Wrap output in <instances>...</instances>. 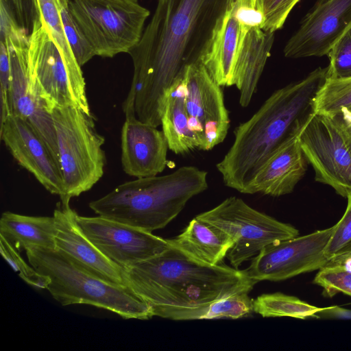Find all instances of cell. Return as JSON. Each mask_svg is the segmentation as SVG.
I'll return each instance as SVG.
<instances>
[{"mask_svg": "<svg viewBox=\"0 0 351 351\" xmlns=\"http://www.w3.org/2000/svg\"><path fill=\"white\" fill-rule=\"evenodd\" d=\"M315 112L328 116L340 126L351 124V77H326L314 103Z\"/></svg>", "mask_w": 351, "mask_h": 351, "instance_id": "d4e9b609", "label": "cell"}, {"mask_svg": "<svg viewBox=\"0 0 351 351\" xmlns=\"http://www.w3.org/2000/svg\"><path fill=\"white\" fill-rule=\"evenodd\" d=\"M56 132L65 200L89 191L103 176L106 165L105 138L95 128L91 114L71 106L49 109Z\"/></svg>", "mask_w": 351, "mask_h": 351, "instance_id": "8992f818", "label": "cell"}, {"mask_svg": "<svg viewBox=\"0 0 351 351\" xmlns=\"http://www.w3.org/2000/svg\"><path fill=\"white\" fill-rule=\"evenodd\" d=\"M317 318L351 319V310L339 306L322 307L317 313Z\"/></svg>", "mask_w": 351, "mask_h": 351, "instance_id": "8d00e7d4", "label": "cell"}, {"mask_svg": "<svg viewBox=\"0 0 351 351\" xmlns=\"http://www.w3.org/2000/svg\"><path fill=\"white\" fill-rule=\"evenodd\" d=\"M69 8L95 56L102 58L129 53L150 14L138 0H70Z\"/></svg>", "mask_w": 351, "mask_h": 351, "instance_id": "52a82bcc", "label": "cell"}, {"mask_svg": "<svg viewBox=\"0 0 351 351\" xmlns=\"http://www.w3.org/2000/svg\"><path fill=\"white\" fill-rule=\"evenodd\" d=\"M196 217L232 238L234 245L226 257L235 269L254 258L264 247L299 235L298 230L291 224L261 213L234 196Z\"/></svg>", "mask_w": 351, "mask_h": 351, "instance_id": "9c48e42d", "label": "cell"}, {"mask_svg": "<svg viewBox=\"0 0 351 351\" xmlns=\"http://www.w3.org/2000/svg\"><path fill=\"white\" fill-rule=\"evenodd\" d=\"M25 251L30 265L48 278L46 289L61 305H92L123 319H148L153 317L148 304L129 287L86 271L59 250L31 247Z\"/></svg>", "mask_w": 351, "mask_h": 351, "instance_id": "5b68a950", "label": "cell"}, {"mask_svg": "<svg viewBox=\"0 0 351 351\" xmlns=\"http://www.w3.org/2000/svg\"><path fill=\"white\" fill-rule=\"evenodd\" d=\"M0 250L3 258L12 267L14 271L27 284L40 289H46L49 279L46 276L40 274L31 265L21 258L17 251L3 237L0 236Z\"/></svg>", "mask_w": 351, "mask_h": 351, "instance_id": "1f68e13d", "label": "cell"}, {"mask_svg": "<svg viewBox=\"0 0 351 351\" xmlns=\"http://www.w3.org/2000/svg\"><path fill=\"white\" fill-rule=\"evenodd\" d=\"M208 173L183 166L164 175L118 185L88 206L98 215L152 232L174 219L194 196L208 188Z\"/></svg>", "mask_w": 351, "mask_h": 351, "instance_id": "277c9868", "label": "cell"}, {"mask_svg": "<svg viewBox=\"0 0 351 351\" xmlns=\"http://www.w3.org/2000/svg\"><path fill=\"white\" fill-rule=\"evenodd\" d=\"M76 221L90 241L122 269L160 254L170 244L167 239L144 230L99 215Z\"/></svg>", "mask_w": 351, "mask_h": 351, "instance_id": "5bb4252c", "label": "cell"}, {"mask_svg": "<svg viewBox=\"0 0 351 351\" xmlns=\"http://www.w3.org/2000/svg\"><path fill=\"white\" fill-rule=\"evenodd\" d=\"M121 165L136 178L157 176L167 163V138L162 130L135 117L125 118L121 134Z\"/></svg>", "mask_w": 351, "mask_h": 351, "instance_id": "ac0fdd59", "label": "cell"}, {"mask_svg": "<svg viewBox=\"0 0 351 351\" xmlns=\"http://www.w3.org/2000/svg\"><path fill=\"white\" fill-rule=\"evenodd\" d=\"M185 77L186 108L197 149L211 150L225 140L230 125L221 86L201 62L188 65Z\"/></svg>", "mask_w": 351, "mask_h": 351, "instance_id": "4fadbf2b", "label": "cell"}, {"mask_svg": "<svg viewBox=\"0 0 351 351\" xmlns=\"http://www.w3.org/2000/svg\"><path fill=\"white\" fill-rule=\"evenodd\" d=\"M232 9L241 27L247 30L256 27L263 28L265 17L262 0H257L254 5H238L234 2Z\"/></svg>", "mask_w": 351, "mask_h": 351, "instance_id": "d590c367", "label": "cell"}, {"mask_svg": "<svg viewBox=\"0 0 351 351\" xmlns=\"http://www.w3.org/2000/svg\"><path fill=\"white\" fill-rule=\"evenodd\" d=\"M347 206L333 230L325 249L329 264H343L351 259V193L347 197Z\"/></svg>", "mask_w": 351, "mask_h": 351, "instance_id": "4316f807", "label": "cell"}, {"mask_svg": "<svg viewBox=\"0 0 351 351\" xmlns=\"http://www.w3.org/2000/svg\"><path fill=\"white\" fill-rule=\"evenodd\" d=\"M351 28V0H317L287 42L288 58L327 56Z\"/></svg>", "mask_w": 351, "mask_h": 351, "instance_id": "9a60e30c", "label": "cell"}, {"mask_svg": "<svg viewBox=\"0 0 351 351\" xmlns=\"http://www.w3.org/2000/svg\"><path fill=\"white\" fill-rule=\"evenodd\" d=\"M69 205L53 211L56 248L86 271L113 284L126 286L121 267L106 257L86 236Z\"/></svg>", "mask_w": 351, "mask_h": 351, "instance_id": "e0dca14e", "label": "cell"}, {"mask_svg": "<svg viewBox=\"0 0 351 351\" xmlns=\"http://www.w3.org/2000/svg\"><path fill=\"white\" fill-rule=\"evenodd\" d=\"M185 71L178 76L169 89L161 117L162 130L169 149L176 154H186L198 147L186 108Z\"/></svg>", "mask_w": 351, "mask_h": 351, "instance_id": "603a6c76", "label": "cell"}, {"mask_svg": "<svg viewBox=\"0 0 351 351\" xmlns=\"http://www.w3.org/2000/svg\"><path fill=\"white\" fill-rule=\"evenodd\" d=\"M69 1L60 0V14L66 38L77 62L82 67L95 54L71 14Z\"/></svg>", "mask_w": 351, "mask_h": 351, "instance_id": "f546056e", "label": "cell"}, {"mask_svg": "<svg viewBox=\"0 0 351 351\" xmlns=\"http://www.w3.org/2000/svg\"><path fill=\"white\" fill-rule=\"evenodd\" d=\"M29 36L9 23L0 22V40L5 42L10 56V114L27 120L44 138L58 160L51 112L34 85L28 71Z\"/></svg>", "mask_w": 351, "mask_h": 351, "instance_id": "8fae6325", "label": "cell"}, {"mask_svg": "<svg viewBox=\"0 0 351 351\" xmlns=\"http://www.w3.org/2000/svg\"><path fill=\"white\" fill-rule=\"evenodd\" d=\"M235 0H158L136 46L127 96L141 121L161 123L166 95L188 65L201 62L215 32Z\"/></svg>", "mask_w": 351, "mask_h": 351, "instance_id": "6da1fadb", "label": "cell"}, {"mask_svg": "<svg viewBox=\"0 0 351 351\" xmlns=\"http://www.w3.org/2000/svg\"><path fill=\"white\" fill-rule=\"evenodd\" d=\"M274 40V33L256 27L250 29L240 44L232 86L239 92V104L247 107L254 93Z\"/></svg>", "mask_w": 351, "mask_h": 351, "instance_id": "ffe728a7", "label": "cell"}, {"mask_svg": "<svg viewBox=\"0 0 351 351\" xmlns=\"http://www.w3.org/2000/svg\"><path fill=\"white\" fill-rule=\"evenodd\" d=\"M40 14L37 0H0V19L29 36Z\"/></svg>", "mask_w": 351, "mask_h": 351, "instance_id": "83f0119b", "label": "cell"}, {"mask_svg": "<svg viewBox=\"0 0 351 351\" xmlns=\"http://www.w3.org/2000/svg\"><path fill=\"white\" fill-rule=\"evenodd\" d=\"M334 226L264 247L245 269L256 281H280L329 264L325 249Z\"/></svg>", "mask_w": 351, "mask_h": 351, "instance_id": "7c38bea8", "label": "cell"}, {"mask_svg": "<svg viewBox=\"0 0 351 351\" xmlns=\"http://www.w3.org/2000/svg\"><path fill=\"white\" fill-rule=\"evenodd\" d=\"M56 220L4 212L0 219V236L17 251L31 247L56 248Z\"/></svg>", "mask_w": 351, "mask_h": 351, "instance_id": "cb8c5ba5", "label": "cell"}, {"mask_svg": "<svg viewBox=\"0 0 351 351\" xmlns=\"http://www.w3.org/2000/svg\"><path fill=\"white\" fill-rule=\"evenodd\" d=\"M299 134L290 136L270 155L250 181L246 194L279 197L293 192L306 171Z\"/></svg>", "mask_w": 351, "mask_h": 351, "instance_id": "d6986e66", "label": "cell"}, {"mask_svg": "<svg viewBox=\"0 0 351 351\" xmlns=\"http://www.w3.org/2000/svg\"><path fill=\"white\" fill-rule=\"evenodd\" d=\"M265 21L263 29L274 33L281 29L300 0H262Z\"/></svg>", "mask_w": 351, "mask_h": 351, "instance_id": "836d02e7", "label": "cell"}, {"mask_svg": "<svg viewBox=\"0 0 351 351\" xmlns=\"http://www.w3.org/2000/svg\"><path fill=\"white\" fill-rule=\"evenodd\" d=\"M167 241L192 258L210 265L220 264L234 245L228 234L197 217L182 233Z\"/></svg>", "mask_w": 351, "mask_h": 351, "instance_id": "7402d4cb", "label": "cell"}, {"mask_svg": "<svg viewBox=\"0 0 351 351\" xmlns=\"http://www.w3.org/2000/svg\"><path fill=\"white\" fill-rule=\"evenodd\" d=\"M10 80V64L8 46L0 40V107L1 123L10 115L8 93Z\"/></svg>", "mask_w": 351, "mask_h": 351, "instance_id": "e575fe53", "label": "cell"}, {"mask_svg": "<svg viewBox=\"0 0 351 351\" xmlns=\"http://www.w3.org/2000/svg\"><path fill=\"white\" fill-rule=\"evenodd\" d=\"M254 312L263 317H289L296 319L317 318L322 309L299 298L280 292L265 293L253 300Z\"/></svg>", "mask_w": 351, "mask_h": 351, "instance_id": "484cf974", "label": "cell"}, {"mask_svg": "<svg viewBox=\"0 0 351 351\" xmlns=\"http://www.w3.org/2000/svg\"><path fill=\"white\" fill-rule=\"evenodd\" d=\"M249 292H241L226 296L209 304L202 319H239L254 311L253 300Z\"/></svg>", "mask_w": 351, "mask_h": 351, "instance_id": "f1b7e54d", "label": "cell"}, {"mask_svg": "<svg viewBox=\"0 0 351 351\" xmlns=\"http://www.w3.org/2000/svg\"><path fill=\"white\" fill-rule=\"evenodd\" d=\"M327 56L329 58L328 77H351V28L334 45Z\"/></svg>", "mask_w": 351, "mask_h": 351, "instance_id": "d6a6232c", "label": "cell"}, {"mask_svg": "<svg viewBox=\"0 0 351 351\" xmlns=\"http://www.w3.org/2000/svg\"><path fill=\"white\" fill-rule=\"evenodd\" d=\"M233 5L217 28L207 51L201 59V63L221 86H232L240 44L249 31L239 23L233 12Z\"/></svg>", "mask_w": 351, "mask_h": 351, "instance_id": "44dd1931", "label": "cell"}, {"mask_svg": "<svg viewBox=\"0 0 351 351\" xmlns=\"http://www.w3.org/2000/svg\"><path fill=\"white\" fill-rule=\"evenodd\" d=\"M340 128H341V130L343 131V135L345 136V139H346V143H347L348 147V148L350 149V152L351 153V124L348 125L347 126H344V127H341L340 126Z\"/></svg>", "mask_w": 351, "mask_h": 351, "instance_id": "74e56055", "label": "cell"}, {"mask_svg": "<svg viewBox=\"0 0 351 351\" xmlns=\"http://www.w3.org/2000/svg\"><path fill=\"white\" fill-rule=\"evenodd\" d=\"M27 65L49 111L53 106H71L90 114L82 67L66 62L40 18L29 36Z\"/></svg>", "mask_w": 351, "mask_h": 351, "instance_id": "ba28073f", "label": "cell"}, {"mask_svg": "<svg viewBox=\"0 0 351 351\" xmlns=\"http://www.w3.org/2000/svg\"><path fill=\"white\" fill-rule=\"evenodd\" d=\"M315 180L343 197L351 193V153L343 131L331 117L313 113L298 136Z\"/></svg>", "mask_w": 351, "mask_h": 351, "instance_id": "30bf717a", "label": "cell"}, {"mask_svg": "<svg viewBox=\"0 0 351 351\" xmlns=\"http://www.w3.org/2000/svg\"><path fill=\"white\" fill-rule=\"evenodd\" d=\"M313 282L330 298L339 293L351 296V270L344 264H328L320 268Z\"/></svg>", "mask_w": 351, "mask_h": 351, "instance_id": "4dcf8cb0", "label": "cell"}, {"mask_svg": "<svg viewBox=\"0 0 351 351\" xmlns=\"http://www.w3.org/2000/svg\"><path fill=\"white\" fill-rule=\"evenodd\" d=\"M1 138L14 158L31 173L49 193L65 200V191L58 160L49 145L26 119L10 114L1 124Z\"/></svg>", "mask_w": 351, "mask_h": 351, "instance_id": "2e32d148", "label": "cell"}, {"mask_svg": "<svg viewBox=\"0 0 351 351\" xmlns=\"http://www.w3.org/2000/svg\"><path fill=\"white\" fill-rule=\"evenodd\" d=\"M125 285L150 307L152 316L200 319L204 307L257 283L245 269L200 262L170 246L160 254L123 269Z\"/></svg>", "mask_w": 351, "mask_h": 351, "instance_id": "7a4b0ae2", "label": "cell"}, {"mask_svg": "<svg viewBox=\"0 0 351 351\" xmlns=\"http://www.w3.org/2000/svg\"><path fill=\"white\" fill-rule=\"evenodd\" d=\"M328 66L275 90L261 108L234 130V142L216 167L224 184L241 193L265 160L287 138L300 133L315 113L318 90Z\"/></svg>", "mask_w": 351, "mask_h": 351, "instance_id": "3957f363", "label": "cell"}]
</instances>
